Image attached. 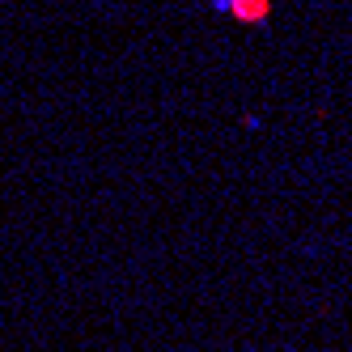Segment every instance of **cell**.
<instances>
[{"label":"cell","mask_w":352,"mask_h":352,"mask_svg":"<svg viewBox=\"0 0 352 352\" xmlns=\"http://www.w3.org/2000/svg\"><path fill=\"white\" fill-rule=\"evenodd\" d=\"M208 5L221 9V13H230V17H238V21H263L267 9H272V0H208Z\"/></svg>","instance_id":"6da1fadb"}]
</instances>
